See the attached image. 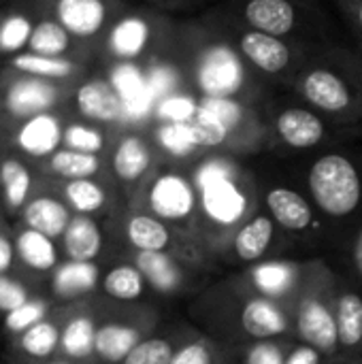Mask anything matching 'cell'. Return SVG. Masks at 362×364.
<instances>
[{"instance_id":"cell-1","label":"cell","mask_w":362,"mask_h":364,"mask_svg":"<svg viewBox=\"0 0 362 364\" xmlns=\"http://www.w3.org/2000/svg\"><path fill=\"white\" fill-rule=\"evenodd\" d=\"M190 316L207 337L233 352L265 339L294 337L290 314L252 290L243 277L207 288L190 305Z\"/></svg>"},{"instance_id":"cell-2","label":"cell","mask_w":362,"mask_h":364,"mask_svg":"<svg viewBox=\"0 0 362 364\" xmlns=\"http://www.w3.org/2000/svg\"><path fill=\"white\" fill-rule=\"evenodd\" d=\"M288 92L339 128L362 126V55L344 41L309 49Z\"/></svg>"},{"instance_id":"cell-3","label":"cell","mask_w":362,"mask_h":364,"mask_svg":"<svg viewBox=\"0 0 362 364\" xmlns=\"http://www.w3.org/2000/svg\"><path fill=\"white\" fill-rule=\"evenodd\" d=\"M305 188L314 207L335 222L362 211V126L348 130L333 145L312 154Z\"/></svg>"},{"instance_id":"cell-4","label":"cell","mask_w":362,"mask_h":364,"mask_svg":"<svg viewBox=\"0 0 362 364\" xmlns=\"http://www.w3.org/2000/svg\"><path fill=\"white\" fill-rule=\"evenodd\" d=\"M207 245H230L235 232L258 213V186L228 162H209L194 175Z\"/></svg>"},{"instance_id":"cell-5","label":"cell","mask_w":362,"mask_h":364,"mask_svg":"<svg viewBox=\"0 0 362 364\" xmlns=\"http://www.w3.org/2000/svg\"><path fill=\"white\" fill-rule=\"evenodd\" d=\"M213 9L247 28L305 47L344 41L322 0H224Z\"/></svg>"},{"instance_id":"cell-6","label":"cell","mask_w":362,"mask_h":364,"mask_svg":"<svg viewBox=\"0 0 362 364\" xmlns=\"http://www.w3.org/2000/svg\"><path fill=\"white\" fill-rule=\"evenodd\" d=\"M207 21L211 23V32L222 43H226L233 55L239 58L241 66H245L250 75H254L258 81L271 87L288 90L312 49V47L290 43V41L258 32L254 28H247L218 13L215 9L209 11Z\"/></svg>"},{"instance_id":"cell-7","label":"cell","mask_w":362,"mask_h":364,"mask_svg":"<svg viewBox=\"0 0 362 364\" xmlns=\"http://www.w3.org/2000/svg\"><path fill=\"white\" fill-rule=\"evenodd\" d=\"M262 122L267 128V143L286 154L312 156L348 132L288 90L284 96H273L265 102Z\"/></svg>"},{"instance_id":"cell-8","label":"cell","mask_w":362,"mask_h":364,"mask_svg":"<svg viewBox=\"0 0 362 364\" xmlns=\"http://www.w3.org/2000/svg\"><path fill=\"white\" fill-rule=\"evenodd\" d=\"M339 277L320 260L305 262V277L292 307L294 339L331 358L339 354L335 296Z\"/></svg>"},{"instance_id":"cell-9","label":"cell","mask_w":362,"mask_h":364,"mask_svg":"<svg viewBox=\"0 0 362 364\" xmlns=\"http://www.w3.org/2000/svg\"><path fill=\"white\" fill-rule=\"evenodd\" d=\"M147 209L151 215L188 237L203 250L207 247L196 183L194 177H190L181 168L169 166L149 179Z\"/></svg>"},{"instance_id":"cell-10","label":"cell","mask_w":362,"mask_h":364,"mask_svg":"<svg viewBox=\"0 0 362 364\" xmlns=\"http://www.w3.org/2000/svg\"><path fill=\"white\" fill-rule=\"evenodd\" d=\"M175 21L162 11L151 13H126L119 15L109 30V51L122 62H134L143 55L171 47Z\"/></svg>"},{"instance_id":"cell-11","label":"cell","mask_w":362,"mask_h":364,"mask_svg":"<svg viewBox=\"0 0 362 364\" xmlns=\"http://www.w3.org/2000/svg\"><path fill=\"white\" fill-rule=\"evenodd\" d=\"M126 239L137 252H164L173 254L192 267L198 264L203 247L158 220L151 213H134L126 224Z\"/></svg>"},{"instance_id":"cell-12","label":"cell","mask_w":362,"mask_h":364,"mask_svg":"<svg viewBox=\"0 0 362 364\" xmlns=\"http://www.w3.org/2000/svg\"><path fill=\"white\" fill-rule=\"evenodd\" d=\"M243 282L260 296L277 303L288 314L297 303V296L305 277V262L292 260H262L252 264L243 275Z\"/></svg>"},{"instance_id":"cell-13","label":"cell","mask_w":362,"mask_h":364,"mask_svg":"<svg viewBox=\"0 0 362 364\" xmlns=\"http://www.w3.org/2000/svg\"><path fill=\"white\" fill-rule=\"evenodd\" d=\"M267 213L280 228L292 235H307L316 224V207L297 188L284 183H271L262 192Z\"/></svg>"},{"instance_id":"cell-14","label":"cell","mask_w":362,"mask_h":364,"mask_svg":"<svg viewBox=\"0 0 362 364\" xmlns=\"http://www.w3.org/2000/svg\"><path fill=\"white\" fill-rule=\"evenodd\" d=\"M134 267L145 282L164 296H177L190 288V262L164 252H137Z\"/></svg>"},{"instance_id":"cell-15","label":"cell","mask_w":362,"mask_h":364,"mask_svg":"<svg viewBox=\"0 0 362 364\" xmlns=\"http://www.w3.org/2000/svg\"><path fill=\"white\" fill-rule=\"evenodd\" d=\"M335 324L339 354L362 358V290L344 279L337 282Z\"/></svg>"},{"instance_id":"cell-16","label":"cell","mask_w":362,"mask_h":364,"mask_svg":"<svg viewBox=\"0 0 362 364\" xmlns=\"http://www.w3.org/2000/svg\"><path fill=\"white\" fill-rule=\"evenodd\" d=\"M275 235H277L275 220L269 213L258 211L235 232L228 247L237 262L256 264V262H262L267 252L273 247Z\"/></svg>"},{"instance_id":"cell-17","label":"cell","mask_w":362,"mask_h":364,"mask_svg":"<svg viewBox=\"0 0 362 364\" xmlns=\"http://www.w3.org/2000/svg\"><path fill=\"white\" fill-rule=\"evenodd\" d=\"M156 162L154 145L141 132L124 134L113 151V171L115 177L124 183H139L143 181Z\"/></svg>"},{"instance_id":"cell-18","label":"cell","mask_w":362,"mask_h":364,"mask_svg":"<svg viewBox=\"0 0 362 364\" xmlns=\"http://www.w3.org/2000/svg\"><path fill=\"white\" fill-rule=\"evenodd\" d=\"M58 21L77 38H90L98 34L109 21L107 0H58Z\"/></svg>"},{"instance_id":"cell-19","label":"cell","mask_w":362,"mask_h":364,"mask_svg":"<svg viewBox=\"0 0 362 364\" xmlns=\"http://www.w3.org/2000/svg\"><path fill=\"white\" fill-rule=\"evenodd\" d=\"M77 107L81 115L102 124L119 122L124 117L122 96L102 79H92L77 90Z\"/></svg>"},{"instance_id":"cell-20","label":"cell","mask_w":362,"mask_h":364,"mask_svg":"<svg viewBox=\"0 0 362 364\" xmlns=\"http://www.w3.org/2000/svg\"><path fill=\"white\" fill-rule=\"evenodd\" d=\"M143 333L134 324H102L96 328V341H94V352L111 364H122V360L143 341Z\"/></svg>"},{"instance_id":"cell-21","label":"cell","mask_w":362,"mask_h":364,"mask_svg":"<svg viewBox=\"0 0 362 364\" xmlns=\"http://www.w3.org/2000/svg\"><path fill=\"white\" fill-rule=\"evenodd\" d=\"M55 100V87L41 79L17 81L6 96V107L19 117H34L45 113Z\"/></svg>"},{"instance_id":"cell-22","label":"cell","mask_w":362,"mask_h":364,"mask_svg":"<svg viewBox=\"0 0 362 364\" xmlns=\"http://www.w3.org/2000/svg\"><path fill=\"white\" fill-rule=\"evenodd\" d=\"M102 235L100 228L85 215H77L70 220L64 230V250L75 262H90L100 254Z\"/></svg>"},{"instance_id":"cell-23","label":"cell","mask_w":362,"mask_h":364,"mask_svg":"<svg viewBox=\"0 0 362 364\" xmlns=\"http://www.w3.org/2000/svg\"><path fill=\"white\" fill-rule=\"evenodd\" d=\"M60 139H62L60 124H58L55 117H51L47 113L30 117L23 124L21 132H19L21 149H26L32 156H47V154H51L58 147Z\"/></svg>"},{"instance_id":"cell-24","label":"cell","mask_w":362,"mask_h":364,"mask_svg":"<svg viewBox=\"0 0 362 364\" xmlns=\"http://www.w3.org/2000/svg\"><path fill=\"white\" fill-rule=\"evenodd\" d=\"M26 222L32 230L43 232L45 237H58L64 235V230L70 224L68 209L53 200V198H36L26 209Z\"/></svg>"},{"instance_id":"cell-25","label":"cell","mask_w":362,"mask_h":364,"mask_svg":"<svg viewBox=\"0 0 362 364\" xmlns=\"http://www.w3.org/2000/svg\"><path fill=\"white\" fill-rule=\"evenodd\" d=\"M96 279H98V269L92 262L70 260L68 264L58 269L53 279V290L64 299H73L90 292L96 286Z\"/></svg>"},{"instance_id":"cell-26","label":"cell","mask_w":362,"mask_h":364,"mask_svg":"<svg viewBox=\"0 0 362 364\" xmlns=\"http://www.w3.org/2000/svg\"><path fill=\"white\" fill-rule=\"evenodd\" d=\"M145 277L137 267L119 264L102 279V290L115 301H139L145 292Z\"/></svg>"},{"instance_id":"cell-27","label":"cell","mask_w":362,"mask_h":364,"mask_svg":"<svg viewBox=\"0 0 362 364\" xmlns=\"http://www.w3.org/2000/svg\"><path fill=\"white\" fill-rule=\"evenodd\" d=\"M226 352H233L211 337H196L177 346L171 364H228Z\"/></svg>"},{"instance_id":"cell-28","label":"cell","mask_w":362,"mask_h":364,"mask_svg":"<svg viewBox=\"0 0 362 364\" xmlns=\"http://www.w3.org/2000/svg\"><path fill=\"white\" fill-rule=\"evenodd\" d=\"M17 250L19 256L23 258V262L36 271H47L55 264L58 256H55V247L51 243L49 237H45L43 232L36 230H26L19 235L17 239Z\"/></svg>"},{"instance_id":"cell-29","label":"cell","mask_w":362,"mask_h":364,"mask_svg":"<svg viewBox=\"0 0 362 364\" xmlns=\"http://www.w3.org/2000/svg\"><path fill=\"white\" fill-rule=\"evenodd\" d=\"M51 168L62 175L73 179H90L92 175L98 173L100 168V160L96 154H85V151H77V149H62L55 151L51 158Z\"/></svg>"},{"instance_id":"cell-30","label":"cell","mask_w":362,"mask_h":364,"mask_svg":"<svg viewBox=\"0 0 362 364\" xmlns=\"http://www.w3.org/2000/svg\"><path fill=\"white\" fill-rule=\"evenodd\" d=\"M70 45V34L60 21H41L36 28H32L30 36V49L38 55L47 58H60Z\"/></svg>"},{"instance_id":"cell-31","label":"cell","mask_w":362,"mask_h":364,"mask_svg":"<svg viewBox=\"0 0 362 364\" xmlns=\"http://www.w3.org/2000/svg\"><path fill=\"white\" fill-rule=\"evenodd\" d=\"M96 326L90 318H75L62 333V348L73 358H85L94 352Z\"/></svg>"},{"instance_id":"cell-32","label":"cell","mask_w":362,"mask_h":364,"mask_svg":"<svg viewBox=\"0 0 362 364\" xmlns=\"http://www.w3.org/2000/svg\"><path fill=\"white\" fill-rule=\"evenodd\" d=\"M292 339H265L241 350V364H286Z\"/></svg>"},{"instance_id":"cell-33","label":"cell","mask_w":362,"mask_h":364,"mask_svg":"<svg viewBox=\"0 0 362 364\" xmlns=\"http://www.w3.org/2000/svg\"><path fill=\"white\" fill-rule=\"evenodd\" d=\"M175 350H177L175 341L166 337H149V339H143L122 360V364H171Z\"/></svg>"},{"instance_id":"cell-34","label":"cell","mask_w":362,"mask_h":364,"mask_svg":"<svg viewBox=\"0 0 362 364\" xmlns=\"http://www.w3.org/2000/svg\"><path fill=\"white\" fill-rule=\"evenodd\" d=\"M66 198L79 213L98 211L105 205V190L92 179H73L66 186Z\"/></svg>"},{"instance_id":"cell-35","label":"cell","mask_w":362,"mask_h":364,"mask_svg":"<svg viewBox=\"0 0 362 364\" xmlns=\"http://www.w3.org/2000/svg\"><path fill=\"white\" fill-rule=\"evenodd\" d=\"M19 70L32 73L36 77H68L73 73V62L64 58H47L38 53H23L13 60Z\"/></svg>"},{"instance_id":"cell-36","label":"cell","mask_w":362,"mask_h":364,"mask_svg":"<svg viewBox=\"0 0 362 364\" xmlns=\"http://www.w3.org/2000/svg\"><path fill=\"white\" fill-rule=\"evenodd\" d=\"M0 179L4 186V194H6V203L11 207H19L23 205L28 190H30V175L23 168V164L15 162V160H6L0 168Z\"/></svg>"},{"instance_id":"cell-37","label":"cell","mask_w":362,"mask_h":364,"mask_svg":"<svg viewBox=\"0 0 362 364\" xmlns=\"http://www.w3.org/2000/svg\"><path fill=\"white\" fill-rule=\"evenodd\" d=\"M58 341H60L58 328L53 324H49V322H38V324H34L32 328L26 331V335L21 337V348L30 356L45 358L55 350Z\"/></svg>"},{"instance_id":"cell-38","label":"cell","mask_w":362,"mask_h":364,"mask_svg":"<svg viewBox=\"0 0 362 364\" xmlns=\"http://www.w3.org/2000/svg\"><path fill=\"white\" fill-rule=\"evenodd\" d=\"M64 141L70 149L77 151H85V154H98L105 147V139L102 132L90 126H81V124H73L64 130Z\"/></svg>"},{"instance_id":"cell-39","label":"cell","mask_w":362,"mask_h":364,"mask_svg":"<svg viewBox=\"0 0 362 364\" xmlns=\"http://www.w3.org/2000/svg\"><path fill=\"white\" fill-rule=\"evenodd\" d=\"M30 36H32V26L26 17H21V15L9 17L0 26V49L2 51L19 49L26 43H30Z\"/></svg>"},{"instance_id":"cell-40","label":"cell","mask_w":362,"mask_h":364,"mask_svg":"<svg viewBox=\"0 0 362 364\" xmlns=\"http://www.w3.org/2000/svg\"><path fill=\"white\" fill-rule=\"evenodd\" d=\"M43 314H45V305L41 301H28V303H23L21 307H17L15 311H11L6 316V328L13 331V333L28 331V328H32L34 324L41 322Z\"/></svg>"},{"instance_id":"cell-41","label":"cell","mask_w":362,"mask_h":364,"mask_svg":"<svg viewBox=\"0 0 362 364\" xmlns=\"http://www.w3.org/2000/svg\"><path fill=\"white\" fill-rule=\"evenodd\" d=\"M346 23L354 45L362 47V0H331Z\"/></svg>"},{"instance_id":"cell-42","label":"cell","mask_w":362,"mask_h":364,"mask_svg":"<svg viewBox=\"0 0 362 364\" xmlns=\"http://www.w3.org/2000/svg\"><path fill=\"white\" fill-rule=\"evenodd\" d=\"M145 2L151 4L156 11L175 15V13H192V11H201V9H213V6L222 4L224 0H145Z\"/></svg>"},{"instance_id":"cell-43","label":"cell","mask_w":362,"mask_h":364,"mask_svg":"<svg viewBox=\"0 0 362 364\" xmlns=\"http://www.w3.org/2000/svg\"><path fill=\"white\" fill-rule=\"evenodd\" d=\"M23 303H28L26 290L17 282H13L9 277H0V311L11 314L17 307H21Z\"/></svg>"},{"instance_id":"cell-44","label":"cell","mask_w":362,"mask_h":364,"mask_svg":"<svg viewBox=\"0 0 362 364\" xmlns=\"http://www.w3.org/2000/svg\"><path fill=\"white\" fill-rule=\"evenodd\" d=\"M326 360V356H322L318 350L305 346V343H299L294 341L292 348H290V354H288V360L286 364H322Z\"/></svg>"},{"instance_id":"cell-45","label":"cell","mask_w":362,"mask_h":364,"mask_svg":"<svg viewBox=\"0 0 362 364\" xmlns=\"http://www.w3.org/2000/svg\"><path fill=\"white\" fill-rule=\"evenodd\" d=\"M352 269L356 273V282L362 284V226L356 230L352 241Z\"/></svg>"},{"instance_id":"cell-46","label":"cell","mask_w":362,"mask_h":364,"mask_svg":"<svg viewBox=\"0 0 362 364\" xmlns=\"http://www.w3.org/2000/svg\"><path fill=\"white\" fill-rule=\"evenodd\" d=\"M11 256H13V252H11V243H9L6 239H2V237H0V273L9 269V264H11Z\"/></svg>"},{"instance_id":"cell-47","label":"cell","mask_w":362,"mask_h":364,"mask_svg":"<svg viewBox=\"0 0 362 364\" xmlns=\"http://www.w3.org/2000/svg\"><path fill=\"white\" fill-rule=\"evenodd\" d=\"M322 364H362V358H356V356H341V354H337V356L326 358Z\"/></svg>"},{"instance_id":"cell-48","label":"cell","mask_w":362,"mask_h":364,"mask_svg":"<svg viewBox=\"0 0 362 364\" xmlns=\"http://www.w3.org/2000/svg\"><path fill=\"white\" fill-rule=\"evenodd\" d=\"M356 47H358V45H356ZM358 51H361V55H362V47H358Z\"/></svg>"},{"instance_id":"cell-49","label":"cell","mask_w":362,"mask_h":364,"mask_svg":"<svg viewBox=\"0 0 362 364\" xmlns=\"http://www.w3.org/2000/svg\"><path fill=\"white\" fill-rule=\"evenodd\" d=\"M51 364H66V363H51Z\"/></svg>"}]
</instances>
